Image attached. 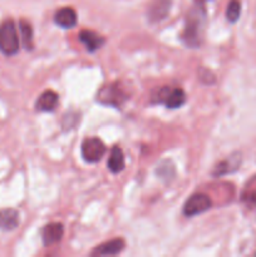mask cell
Returning a JSON list of instances; mask_svg holds the SVG:
<instances>
[{
    "label": "cell",
    "instance_id": "cell-17",
    "mask_svg": "<svg viewBox=\"0 0 256 257\" xmlns=\"http://www.w3.org/2000/svg\"><path fill=\"white\" fill-rule=\"evenodd\" d=\"M206 2H208V0H195V3H198V4H205Z\"/></svg>",
    "mask_w": 256,
    "mask_h": 257
},
{
    "label": "cell",
    "instance_id": "cell-3",
    "mask_svg": "<svg viewBox=\"0 0 256 257\" xmlns=\"http://www.w3.org/2000/svg\"><path fill=\"white\" fill-rule=\"evenodd\" d=\"M153 103H160L170 109H176L186 103V93L181 88L162 87L153 95Z\"/></svg>",
    "mask_w": 256,
    "mask_h": 257
},
{
    "label": "cell",
    "instance_id": "cell-10",
    "mask_svg": "<svg viewBox=\"0 0 256 257\" xmlns=\"http://www.w3.org/2000/svg\"><path fill=\"white\" fill-rule=\"evenodd\" d=\"M124 241L122 238H115V240L105 242L99 245L92 251V256H114L122 252L124 250Z\"/></svg>",
    "mask_w": 256,
    "mask_h": 257
},
{
    "label": "cell",
    "instance_id": "cell-16",
    "mask_svg": "<svg viewBox=\"0 0 256 257\" xmlns=\"http://www.w3.org/2000/svg\"><path fill=\"white\" fill-rule=\"evenodd\" d=\"M241 14V3L240 0H230L226 9V18L228 22L235 23L237 22Z\"/></svg>",
    "mask_w": 256,
    "mask_h": 257
},
{
    "label": "cell",
    "instance_id": "cell-8",
    "mask_svg": "<svg viewBox=\"0 0 256 257\" xmlns=\"http://www.w3.org/2000/svg\"><path fill=\"white\" fill-rule=\"evenodd\" d=\"M63 233H64V228H63L62 223H48L42 231V240L45 247L59 242L63 237Z\"/></svg>",
    "mask_w": 256,
    "mask_h": 257
},
{
    "label": "cell",
    "instance_id": "cell-5",
    "mask_svg": "<svg viewBox=\"0 0 256 257\" xmlns=\"http://www.w3.org/2000/svg\"><path fill=\"white\" fill-rule=\"evenodd\" d=\"M212 206V201L205 193H195L186 201L183 206V215L186 217H193L196 215L208 211Z\"/></svg>",
    "mask_w": 256,
    "mask_h": 257
},
{
    "label": "cell",
    "instance_id": "cell-15",
    "mask_svg": "<svg viewBox=\"0 0 256 257\" xmlns=\"http://www.w3.org/2000/svg\"><path fill=\"white\" fill-rule=\"evenodd\" d=\"M19 28H20V33H22L23 47H24L27 50H32L33 49V28H32V25H30L29 22L22 19L19 22Z\"/></svg>",
    "mask_w": 256,
    "mask_h": 257
},
{
    "label": "cell",
    "instance_id": "cell-6",
    "mask_svg": "<svg viewBox=\"0 0 256 257\" xmlns=\"http://www.w3.org/2000/svg\"><path fill=\"white\" fill-rule=\"evenodd\" d=\"M107 152L104 143L97 137H90L83 141L82 143V156L87 162L95 163L99 162L103 156Z\"/></svg>",
    "mask_w": 256,
    "mask_h": 257
},
{
    "label": "cell",
    "instance_id": "cell-7",
    "mask_svg": "<svg viewBox=\"0 0 256 257\" xmlns=\"http://www.w3.org/2000/svg\"><path fill=\"white\" fill-rule=\"evenodd\" d=\"M171 9V0H153L147 10L150 22L157 23L165 19Z\"/></svg>",
    "mask_w": 256,
    "mask_h": 257
},
{
    "label": "cell",
    "instance_id": "cell-2",
    "mask_svg": "<svg viewBox=\"0 0 256 257\" xmlns=\"http://www.w3.org/2000/svg\"><path fill=\"white\" fill-rule=\"evenodd\" d=\"M19 50V38L17 27L12 19H8L0 25V52L4 55H14Z\"/></svg>",
    "mask_w": 256,
    "mask_h": 257
},
{
    "label": "cell",
    "instance_id": "cell-4",
    "mask_svg": "<svg viewBox=\"0 0 256 257\" xmlns=\"http://www.w3.org/2000/svg\"><path fill=\"white\" fill-rule=\"evenodd\" d=\"M127 99V93L118 84L105 85L99 90L97 95V100H99L102 104L113 105V107H120Z\"/></svg>",
    "mask_w": 256,
    "mask_h": 257
},
{
    "label": "cell",
    "instance_id": "cell-11",
    "mask_svg": "<svg viewBox=\"0 0 256 257\" xmlns=\"http://www.w3.org/2000/svg\"><path fill=\"white\" fill-rule=\"evenodd\" d=\"M58 100H59V97L57 93L53 90H45L38 98L37 103H35V109L39 112H52L57 107Z\"/></svg>",
    "mask_w": 256,
    "mask_h": 257
},
{
    "label": "cell",
    "instance_id": "cell-1",
    "mask_svg": "<svg viewBox=\"0 0 256 257\" xmlns=\"http://www.w3.org/2000/svg\"><path fill=\"white\" fill-rule=\"evenodd\" d=\"M207 14L205 4L195 3L186 15L185 28H183L181 39L188 48H198L202 44L203 33H205Z\"/></svg>",
    "mask_w": 256,
    "mask_h": 257
},
{
    "label": "cell",
    "instance_id": "cell-9",
    "mask_svg": "<svg viewBox=\"0 0 256 257\" xmlns=\"http://www.w3.org/2000/svg\"><path fill=\"white\" fill-rule=\"evenodd\" d=\"M77 13L70 7L60 8L54 14V23L58 27L64 28V29H69V28L74 27L77 24Z\"/></svg>",
    "mask_w": 256,
    "mask_h": 257
},
{
    "label": "cell",
    "instance_id": "cell-14",
    "mask_svg": "<svg viewBox=\"0 0 256 257\" xmlns=\"http://www.w3.org/2000/svg\"><path fill=\"white\" fill-rule=\"evenodd\" d=\"M108 168L112 173H119L124 170L125 161H124V153H123L122 148L119 146H114L110 151V157L107 163Z\"/></svg>",
    "mask_w": 256,
    "mask_h": 257
},
{
    "label": "cell",
    "instance_id": "cell-12",
    "mask_svg": "<svg viewBox=\"0 0 256 257\" xmlns=\"http://www.w3.org/2000/svg\"><path fill=\"white\" fill-rule=\"evenodd\" d=\"M79 40L85 45L89 52H95L104 44L105 39L98 33L92 32V30H82L79 33Z\"/></svg>",
    "mask_w": 256,
    "mask_h": 257
},
{
    "label": "cell",
    "instance_id": "cell-13",
    "mask_svg": "<svg viewBox=\"0 0 256 257\" xmlns=\"http://www.w3.org/2000/svg\"><path fill=\"white\" fill-rule=\"evenodd\" d=\"M19 225V213L14 208L0 211V230L13 231Z\"/></svg>",
    "mask_w": 256,
    "mask_h": 257
}]
</instances>
